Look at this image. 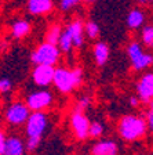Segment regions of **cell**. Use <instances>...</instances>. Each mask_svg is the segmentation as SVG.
<instances>
[{
	"label": "cell",
	"mask_w": 153,
	"mask_h": 155,
	"mask_svg": "<svg viewBox=\"0 0 153 155\" xmlns=\"http://www.w3.org/2000/svg\"><path fill=\"white\" fill-rule=\"evenodd\" d=\"M148 130L146 119L137 115L121 116L117 125V132L124 141H135L144 137Z\"/></svg>",
	"instance_id": "6da1fadb"
},
{
	"label": "cell",
	"mask_w": 153,
	"mask_h": 155,
	"mask_svg": "<svg viewBox=\"0 0 153 155\" xmlns=\"http://www.w3.org/2000/svg\"><path fill=\"white\" fill-rule=\"evenodd\" d=\"M54 86L61 91L62 94H68L79 87L83 83V71L81 68H73V69H68L64 67L55 68L54 72Z\"/></svg>",
	"instance_id": "7a4b0ae2"
},
{
	"label": "cell",
	"mask_w": 153,
	"mask_h": 155,
	"mask_svg": "<svg viewBox=\"0 0 153 155\" xmlns=\"http://www.w3.org/2000/svg\"><path fill=\"white\" fill-rule=\"evenodd\" d=\"M61 57V50L57 45L44 42L36 47L35 51L30 54V61L35 65L44 64V65H57Z\"/></svg>",
	"instance_id": "3957f363"
},
{
	"label": "cell",
	"mask_w": 153,
	"mask_h": 155,
	"mask_svg": "<svg viewBox=\"0 0 153 155\" xmlns=\"http://www.w3.org/2000/svg\"><path fill=\"white\" fill-rule=\"evenodd\" d=\"M48 127V118L44 111H33L29 115L25 123V132L28 137H37L42 139Z\"/></svg>",
	"instance_id": "277c9868"
},
{
	"label": "cell",
	"mask_w": 153,
	"mask_h": 155,
	"mask_svg": "<svg viewBox=\"0 0 153 155\" xmlns=\"http://www.w3.org/2000/svg\"><path fill=\"white\" fill-rule=\"evenodd\" d=\"M53 101H54V97L47 89H40V90H36L33 93H30L26 97V105L29 107V110L32 111H46L47 108H50L53 105Z\"/></svg>",
	"instance_id": "5b68a950"
},
{
	"label": "cell",
	"mask_w": 153,
	"mask_h": 155,
	"mask_svg": "<svg viewBox=\"0 0 153 155\" xmlns=\"http://www.w3.org/2000/svg\"><path fill=\"white\" fill-rule=\"evenodd\" d=\"M30 112H32V111L29 110V107L26 105V103L17 101V103H13L7 108L6 120H7V123L11 126L25 125L29 115H30Z\"/></svg>",
	"instance_id": "8992f818"
},
{
	"label": "cell",
	"mask_w": 153,
	"mask_h": 155,
	"mask_svg": "<svg viewBox=\"0 0 153 155\" xmlns=\"http://www.w3.org/2000/svg\"><path fill=\"white\" fill-rule=\"evenodd\" d=\"M90 123L91 122L86 116L84 111L79 110V108H76L70 115V127H72L75 137L79 140H86L88 137Z\"/></svg>",
	"instance_id": "52a82bcc"
},
{
	"label": "cell",
	"mask_w": 153,
	"mask_h": 155,
	"mask_svg": "<svg viewBox=\"0 0 153 155\" xmlns=\"http://www.w3.org/2000/svg\"><path fill=\"white\" fill-rule=\"evenodd\" d=\"M54 65H44L39 64L35 65V69L32 71V81L39 87H47L54 81Z\"/></svg>",
	"instance_id": "ba28073f"
},
{
	"label": "cell",
	"mask_w": 153,
	"mask_h": 155,
	"mask_svg": "<svg viewBox=\"0 0 153 155\" xmlns=\"http://www.w3.org/2000/svg\"><path fill=\"white\" fill-rule=\"evenodd\" d=\"M137 93L142 103H150L153 100V74L142 75L137 83Z\"/></svg>",
	"instance_id": "9c48e42d"
},
{
	"label": "cell",
	"mask_w": 153,
	"mask_h": 155,
	"mask_svg": "<svg viewBox=\"0 0 153 155\" xmlns=\"http://www.w3.org/2000/svg\"><path fill=\"white\" fill-rule=\"evenodd\" d=\"M26 8H28L29 14L35 17L47 15L53 11L54 3H53V0H28Z\"/></svg>",
	"instance_id": "30bf717a"
},
{
	"label": "cell",
	"mask_w": 153,
	"mask_h": 155,
	"mask_svg": "<svg viewBox=\"0 0 153 155\" xmlns=\"http://www.w3.org/2000/svg\"><path fill=\"white\" fill-rule=\"evenodd\" d=\"M68 31V32L70 33V36H72V40H73V46L76 48L81 47L84 43V22L81 21V19L76 18L73 19V21H70L69 24H68V26L65 28Z\"/></svg>",
	"instance_id": "8fae6325"
},
{
	"label": "cell",
	"mask_w": 153,
	"mask_h": 155,
	"mask_svg": "<svg viewBox=\"0 0 153 155\" xmlns=\"http://www.w3.org/2000/svg\"><path fill=\"white\" fill-rule=\"evenodd\" d=\"M119 147L112 140H101L91 148V155H117Z\"/></svg>",
	"instance_id": "7c38bea8"
},
{
	"label": "cell",
	"mask_w": 153,
	"mask_h": 155,
	"mask_svg": "<svg viewBox=\"0 0 153 155\" xmlns=\"http://www.w3.org/2000/svg\"><path fill=\"white\" fill-rule=\"evenodd\" d=\"M26 145L19 137L10 136L6 140V147H4V155H25Z\"/></svg>",
	"instance_id": "4fadbf2b"
},
{
	"label": "cell",
	"mask_w": 153,
	"mask_h": 155,
	"mask_svg": "<svg viewBox=\"0 0 153 155\" xmlns=\"http://www.w3.org/2000/svg\"><path fill=\"white\" fill-rule=\"evenodd\" d=\"M30 32V22L26 19H17L11 24V36L17 40L24 39Z\"/></svg>",
	"instance_id": "5bb4252c"
},
{
	"label": "cell",
	"mask_w": 153,
	"mask_h": 155,
	"mask_svg": "<svg viewBox=\"0 0 153 155\" xmlns=\"http://www.w3.org/2000/svg\"><path fill=\"white\" fill-rule=\"evenodd\" d=\"M94 60H95L97 65H105L106 61L109 60V54H110V50H109V46L105 42H97L94 45Z\"/></svg>",
	"instance_id": "9a60e30c"
},
{
	"label": "cell",
	"mask_w": 153,
	"mask_h": 155,
	"mask_svg": "<svg viewBox=\"0 0 153 155\" xmlns=\"http://www.w3.org/2000/svg\"><path fill=\"white\" fill-rule=\"evenodd\" d=\"M145 22V13L139 8H132L127 15V26L128 29H139Z\"/></svg>",
	"instance_id": "2e32d148"
},
{
	"label": "cell",
	"mask_w": 153,
	"mask_h": 155,
	"mask_svg": "<svg viewBox=\"0 0 153 155\" xmlns=\"http://www.w3.org/2000/svg\"><path fill=\"white\" fill-rule=\"evenodd\" d=\"M132 68L135 71H142V69H146V68L152 67L153 65V54H149V53H142L137 60L131 62Z\"/></svg>",
	"instance_id": "e0dca14e"
},
{
	"label": "cell",
	"mask_w": 153,
	"mask_h": 155,
	"mask_svg": "<svg viewBox=\"0 0 153 155\" xmlns=\"http://www.w3.org/2000/svg\"><path fill=\"white\" fill-rule=\"evenodd\" d=\"M58 47H59V50L62 53H70L72 51V48L75 47L73 40H72V36H70V33L68 32L66 29H64L62 33H61L59 42H58Z\"/></svg>",
	"instance_id": "ac0fdd59"
},
{
	"label": "cell",
	"mask_w": 153,
	"mask_h": 155,
	"mask_svg": "<svg viewBox=\"0 0 153 155\" xmlns=\"http://www.w3.org/2000/svg\"><path fill=\"white\" fill-rule=\"evenodd\" d=\"M62 31H64V29L61 28L59 24H53V25L48 28L47 33H46V42L58 46V42H59V38H61Z\"/></svg>",
	"instance_id": "d6986e66"
},
{
	"label": "cell",
	"mask_w": 153,
	"mask_h": 155,
	"mask_svg": "<svg viewBox=\"0 0 153 155\" xmlns=\"http://www.w3.org/2000/svg\"><path fill=\"white\" fill-rule=\"evenodd\" d=\"M84 33L87 35L88 39L94 40V39H97L99 36L101 29H99L97 22H94V21H87V22H84Z\"/></svg>",
	"instance_id": "ffe728a7"
},
{
	"label": "cell",
	"mask_w": 153,
	"mask_h": 155,
	"mask_svg": "<svg viewBox=\"0 0 153 155\" xmlns=\"http://www.w3.org/2000/svg\"><path fill=\"white\" fill-rule=\"evenodd\" d=\"M142 53H144V50H142L141 43H138V42H130V43H128V46H127V55H128V58H130L131 62L134 61V60H137V58L139 57Z\"/></svg>",
	"instance_id": "44dd1931"
},
{
	"label": "cell",
	"mask_w": 153,
	"mask_h": 155,
	"mask_svg": "<svg viewBox=\"0 0 153 155\" xmlns=\"http://www.w3.org/2000/svg\"><path fill=\"white\" fill-rule=\"evenodd\" d=\"M142 43H144L146 47L153 48V25H145L142 28Z\"/></svg>",
	"instance_id": "7402d4cb"
},
{
	"label": "cell",
	"mask_w": 153,
	"mask_h": 155,
	"mask_svg": "<svg viewBox=\"0 0 153 155\" xmlns=\"http://www.w3.org/2000/svg\"><path fill=\"white\" fill-rule=\"evenodd\" d=\"M104 134V125L101 122H91L88 129V137L93 139H98Z\"/></svg>",
	"instance_id": "603a6c76"
},
{
	"label": "cell",
	"mask_w": 153,
	"mask_h": 155,
	"mask_svg": "<svg viewBox=\"0 0 153 155\" xmlns=\"http://www.w3.org/2000/svg\"><path fill=\"white\" fill-rule=\"evenodd\" d=\"M80 3V0H59V8L62 11H69Z\"/></svg>",
	"instance_id": "cb8c5ba5"
},
{
	"label": "cell",
	"mask_w": 153,
	"mask_h": 155,
	"mask_svg": "<svg viewBox=\"0 0 153 155\" xmlns=\"http://www.w3.org/2000/svg\"><path fill=\"white\" fill-rule=\"evenodd\" d=\"M11 89H13V82L10 81L8 78H3V79H0V94L10 93Z\"/></svg>",
	"instance_id": "d4e9b609"
},
{
	"label": "cell",
	"mask_w": 153,
	"mask_h": 155,
	"mask_svg": "<svg viewBox=\"0 0 153 155\" xmlns=\"http://www.w3.org/2000/svg\"><path fill=\"white\" fill-rule=\"evenodd\" d=\"M42 143V139H37V137H28L25 145L28 151H35V150L39 148V145Z\"/></svg>",
	"instance_id": "484cf974"
},
{
	"label": "cell",
	"mask_w": 153,
	"mask_h": 155,
	"mask_svg": "<svg viewBox=\"0 0 153 155\" xmlns=\"http://www.w3.org/2000/svg\"><path fill=\"white\" fill-rule=\"evenodd\" d=\"M90 103H91L90 97L83 96V97H80L79 98V101H77V104H76V108H79V110H81V111H86L90 107Z\"/></svg>",
	"instance_id": "4316f807"
},
{
	"label": "cell",
	"mask_w": 153,
	"mask_h": 155,
	"mask_svg": "<svg viewBox=\"0 0 153 155\" xmlns=\"http://www.w3.org/2000/svg\"><path fill=\"white\" fill-rule=\"evenodd\" d=\"M146 123H148V129L150 132H153V103H150V107H149V110H148Z\"/></svg>",
	"instance_id": "83f0119b"
},
{
	"label": "cell",
	"mask_w": 153,
	"mask_h": 155,
	"mask_svg": "<svg viewBox=\"0 0 153 155\" xmlns=\"http://www.w3.org/2000/svg\"><path fill=\"white\" fill-rule=\"evenodd\" d=\"M6 140L7 137L4 136V133L0 130V155H4V147H6Z\"/></svg>",
	"instance_id": "f1b7e54d"
},
{
	"label": "cell",
	"mask_w": 153,
	"mask_h": 155,
	"mask_svg": "<svg viewBox=\"0 0 153 155\" xmlns=\"http://www.w3.org/2000/svg\"><path fill=\"white\" fill-rule=\"evenodd\" d=\"M139 103H141L139 97H137V96L130 97V104H131L132 107H138V105H139Z\"/></svg>",
	"instance_id": "f546056e"
},
{
	"label": "cell",
	"mask_w": 153,
	"mask_h": 155,
	"mask_svg": "<svg viewBox=\"0 0 153 155\" xmlns=\"http://www.w3.org/2000/svg\"><path fill=\"white\" fill-rule=\"evenodd\" d=\"M139 3H142V4H149V3H153V0H138Z\"/></svg>",
	"instance_id": "4dcf8cb0"
},
{
	"label": "cell",
	"mask_w": 153,
	"mask_h": 155,
	"mask_svg": "<svg viewBox=\"0 0 153 155\" xmlns=\"http://www.w3.org/2000/svg\"><path fill=\"white\" fill-rule=\"evenodd\" d=\"M80 2H83V3H86V4H91V3H94L95 0H80Z\"/></svg>",
	"instance_id": "1f68e13d"
}]
</instances>
